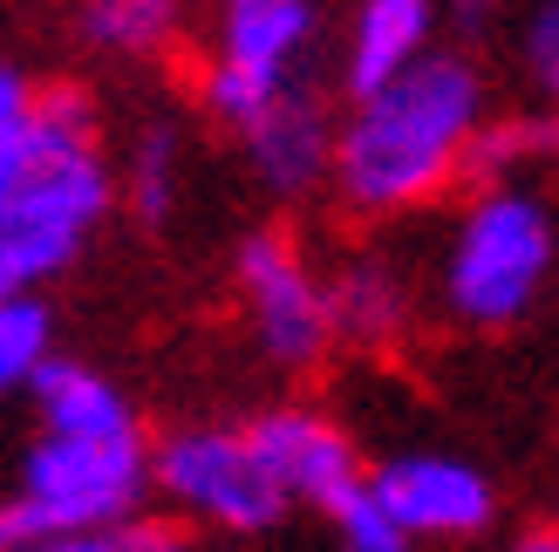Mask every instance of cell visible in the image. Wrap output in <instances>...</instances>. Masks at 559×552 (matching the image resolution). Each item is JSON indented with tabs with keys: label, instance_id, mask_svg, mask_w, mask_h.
Returning <instances> with one entry per match:
<instances>
[{
	"label": "cell",
	"instance_id": "5b68a950",
	"mask_svg": "<svg viewBox=\"0 0 559 552\" xmlns=\"http://www.w3.org/2000/svg\"><path fill=\"white\" fill-rule=\"evenodd\" d=\"M151 491L178 518L212 532H273L287 518V484L246 423H191L151 451Z\"/></svg>",
	"mask_w": 559,
	"mask_h": 552
},
{
	"label": "cell",
	"instance_id": "4fadbf2b",
	"mask_svg": "<svg viewBox=\"0 0 559 552\" xmlns=\"http://www.w3.org/2000/svg\"><path fill=\"white\" fill-rule=\"evenodd\" d=\"M27 396H35L41 430H69V436H117L136 430L130 396L90 362H62V355H41V369L27 375Z\"/></svg>",
	"mask_w": 559,
	"mask_h": 552
},
{
	"label": "cell",
	"instance_id": "5bb4252c",
	"mask_svg": "<svg viewBox=\"0 0 559 552\" xmlns=\"http://www.w3.org/2000/svg\"><path fill=\"white\" fill-rule=\"evenodd\" d=\"M559 157V117L533 109V117H485L478 144H471V178H525Z\"/></svg>",
	"mask_w": 559,
	"mask_h": 552
},
{
	"label": "cell",
	"instance_id": "6da1fadb",
	"mask_svg": "<svg viewBox=\"0 0 559 552\" xmlns=\"http://www.w3.org/2000/svg\"><path fill=\"white\" fill-rule=\"evenodd\" d=\"M485 117V75L464 55L430 48L403 75L361 89L355 109L334 123L328 184L361 218L437 205L457 178H471V144H478Z\"/></svg>",
	"mask_w": 559,
	"mask_h": 552
},
{
	"label": "cell",
	"instance_id": "30bf717a",
	"mask_svg": "<svg viewBox=\"0 0 559 552\" xmlns=\"http://www.w3.org/2000/svg\"><path fill=\"white\" fill-rule=\"evenodd\" d=\"M239 144L253 178L273 191V199H307V191L328 184V164H334V117L321 109V96L294 82L280 89L253 123H239Z\"/></svg>",
	"mask_w": 559,
	"mask_h": 552
},
{
	"label": "cell",
	"instance_id": "9c48e42d",
	"mask_svg": "<svg viewBox=\"0 0 559 552\" xmlns=\"http://www.w3.org/2000/svg\"><path fill=\"white\" fill-rule=\"evenodd\" d=\"M253 430V444L266 451L273 478L287 484L294 505H314V512H342L361 484H369V471H361V457L348 444L342 423H328L321 409H266V417L246 423Z\"/></svg>",
	"mask_w": 559,
	"mask_h": 552
},
{
	"label": "cell",
	"instance_id": "52a82bcc",
	"mask_svg": "<svg viewBox=\"0 0 559 552\" xmlns=\"http://www.w3.org/2000/svg\"><path fill=\"white\" fill-rule=\"evenodd\" d=\"M233 280L253 321V341L280 369H314L334 348V308H328V273L307 260L294 232H253L233 253Z\"/></svg>",
	"mask_w": 559,
	"mask_h": 552
},
{
	"label": "cell",
	"instance_id": "cb8c5ba5",
	"mask_svg": "<svg viewBox=\"0 0 559 552\" xmlns=\"http://www.w3.org/2000/svg\"><path fill=\"white\" fill-rule=\"evenodd\" d=\"M14 545V532H8V518H0V552H8Z\"/></svg>",
	"mask_w": 559,
	"mask_h": 552
},
{
	"label": "cell",
	"instance_id": "3957f363",
	"mask_svg": "<svg viewBox=\"0 0 559 552\" xmlns=\"http://www.w3.org/2000/svg\"><path fill=\"white\" fill-rule=\"evenodd\" d=\"M559 226L539 191L519 178H491L478 199L457 212L437 260V308L464 327H512L533 314V300L552 280Z\"/></svg>",
	"mask_w": 559,
	"mask_h": 552
},
{
	"label": "cell",
	"instance_id": "7a4b0ae2",
	"mask_svg": "<svg viewBox=\"0 0 559 552\" xmlns=\"http://www.w3.org/2000/svg\"><path fill=\"white\" fill-rule=\"evenodd\" d=\"M117 205V171L103 164L96 103L75 82H41V157L0 199V300L55 280Z\"/></svg>",
	"mask_w": 559,
	"mask_h": 552
},
{
	"label": "cell",
	"instance_id": "44dd1931",
	"mask_svg": "<svg viewBox=\"0 0 559 552\" xmlns=\"http://www.w3.org/2000/svg\"><path fill=\"white\" fill-rule=\"evenodd\" d=\"M525 75L539 82V96L559 103V0H539L533 21H525Z\"/></svg>",
	"mask_w": 559,
	"mask_h": 552
},
{
	"label": "cell",
	"instance_id": "7c38bea8",
	"mask_svg": "<svg viewBox=\"0 0 559 552\" xmlns=\"http://www.w3.org/2000/svg\"><path fill=\"white\" fill-rule=\"evenodd\" d=\"M328 308H334V341L355 348H396L409 335V280L396 260L355 253L328 273Z\"/></svg>",
	"mask_w": 559,
	"mask_h": 552
},
{
	"label": "cell",
	"instance_id": "ffe728a7",
	"mask_svg": "<svg viewBox=\"0 0 559 552\" xmlns=\"http://www.w3.org/2000/svg\"><path fill=\"white\" fill-rule=\"evenodd\" d=\"M328 526H334V539H342V552H409V545H416V539L396 526V512L376 499V484H361L355 499L328 518Z\"/></svg>",
	"mask_w": 559,
	"mask_h": 552
},
{
	"label": "cell",
	"instance_id": "8992f818",
	"mask_svg": "<svg viewBox=\"0 0 559 552\" xmlns=\"http://www.w3.org/2000/svg\"><path fill=\"white\" fill-rule=\"evenodd\" d=\"M307 48H314V0H218L212 62L199 75L205 109L226 130L253 123L280 89L300 82Z\"/></svg>",
	"mask_w": 559,
	"mask_h": 552
},
{
	"label": "cell",
	"instance_id": "277c9868",
	"mask_svg": "<svg viewBox=\"0 0 559 552\" xmlns=\"http://www.w3.org/2000/svg\"><path fill=\"white\" fill-rule=\"evenodd\" d=\"M151 499V444L144 430L117 436H69L41 430V444L21 464V491L0 512L14 539H48V532H96L117 526Z\"/></svg>",
	"mask_w": 559,
	"mask_h": 552
},
{
	"label": "cell",
	"instance_id": "2e32d148",
	"mask_svg": "<svg viewBox=\"0 0 559 552\" xmlns=\"http://www.w3.org/2000/svg\"><path fill=\"white\" fill-rule=\"evenodd\" d=\"M123 199L144 226H164L178 212V136L171 130H144L130 144V164H123Z\"/></svg>",
	"mask_w": 559,
	"mask_h": 552
},
{
	"label": "cell",
	"instance_id": "ac0fdd59",
	"mask_svg": "<svg viewBox=\"0 0 559 552\" xmlns=\"http://www.w3.org/2000/svg\"><path fill=\"white\" fill-rule=\"evenodd\" d=\"M35 157H41V82L0 62V199L21 184Z\"/></svg>",
	"mask_w": 559,
	"mask_h": 552
},
{
	"label": "cell",
	"instance_id": "8fae6325",
	"mask_svg": "<svg viewBox=\"0 0 559 552\" xmlns=\"http://www.w3.org/2000/svg\"><path fill=\"white\" fill-rule=\"evenodd\" d=\"M430 48H437V0H355L348 48H342L348 96L403 75L416 55H430Z\"/></svg>",
	"mask_w": 559,
	"mask_h": 552
},
{
	"label": "cell",
	"instance_id": "e0dca14e",
	"mask_svg": "<svg viewBox=\"0 0 559 552\" xmlns=\"http://www.w3.org/2000/svg\"><path fill=\"white\" fill-rule=\"evenodd\" d=\"M8 552H199L185 526L171 518H117V526H96V532H48V539H14Z\"/></svg>",
	"mask_w": 559,
	"mask_h": 552
},
{
	"label": "cell",
	"instance_id": "603a6c76",
	"mask_svg": "<svg viewBox=\"0 0 559 552\" xmlns=\"http://www.w3.org/2000/svg\"><path fill=\"white\" fill-rule=\"evenodd\" d=\"M506 552H559V526H552V532H519Z\"/></svg>",
	"mask_w": 559,
	"mask_h": 552
},
{
	"label": "cell",
	"instance_id": "7402d4cb",
	"mask_svg": "<svg viewBox=\"0 0 559 552\" xmlns=\"http://www.w3.org/2000/svg\"><path fill=\"white\" fill-rule=\"evenodd\" d=\"M437 8H451L457 21H471V27H478V21H491V8H498V0H437Z\"/></svg>",
	"mask_w": 559,
	"mask_h": 552
},
{
	"label": "cell",
	"instance_id": "ba28073f",
	"mask_svg": "<svg viewBox=\"0 0 559 552\" xmlns=\"http://www.w3.org/2000/svg\"><path fill=\"white\" fill-rule=\"evenodd\" d=\"M376 499L396 512L409 539H478L498 512V491L478 464L443 457V451H403L369 471Z\"/></svg>",
	"mask_w": 559,
	"mask_h": 552
},
{
	"label": "cell",
	"instance_id": "9a60e30c",
	"mask_svg": "<svg viewBox=\"0 0 559 552\" xmlns=\"http://www.w3.org/2000/svg\"><path fill=\"white\" fill-rule=\"evenodd\" d=\"M82 35L109 55H157L178 35V0H82Z\"/></svg>",
	"mask_w": 559,
	"mask_h": 552
},
{
	"label": "cell",
	"instance_id": "d6986e66",
	"mask_svg": "<svg viewBox=\"0 0 559 552\" xmlns=\"http://www.w3.org/2000/svg\"><path fill=\"white\" fill-rule=\"evenodd\" d=\"M41 355H48V308L35 293L0 300V396L27 389V375L41 369Z\"/></svg>",
	"mask_w": 559,
	"mask_h": 552
}]
</instances>
